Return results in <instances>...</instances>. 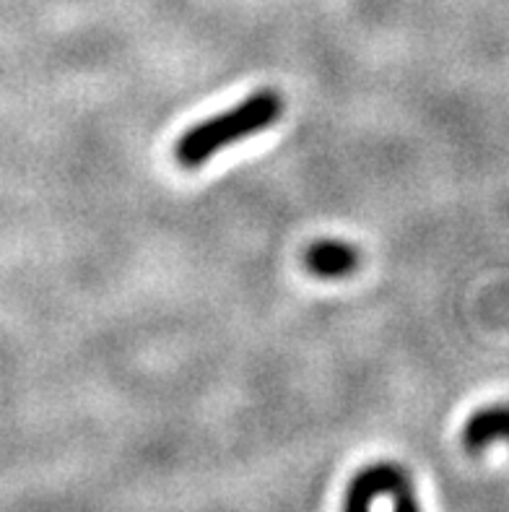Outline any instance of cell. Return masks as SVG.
<instances>
[{"label":"cell","mask_w":509,"mask_h":512,"mask_svg":"<svg viewBox=\"0 0 509 512\" xmlns=\"http://www.w3.org/2000/svg\"><path fill=\"white\" fill-rule=\"evenodd\" d=\"M281 115H284V97L273 89H260L221 115L187 128L174 146V156L182 167L195 169L226 149L229 143L245 141L260 130L271 128Z\"/></svg>","instance_id":"6da1fadb"},{"label":"cell","mask_w":509,"mask_h":512,"mask_svg":"<svg viewBox=\"0 0 509 512\" xmlns=\"http://www.w3.org/2000/svg\"><path fill=\"white\" fill-rule=\"evenodd\" d=\"M413 487L411 476L398 463H374L351 479L343 502V512H369L372 502L382 494H398L400 489Z\"/></svg>","instance_id":"7a4b0ae2"},{"label":"cell","mask_w":509,"mask_h":512,"mask_svg":"<svg viewBox=\"0 0 509 512\" xmlns=\"http://www.w3.org/2000/svg\"><path fill=\"white\" fill-rule=\"evenodd\" d=\"M361 255L354 245L341 240H320L312 242L304 253L307 271L320 279H346L359 268Z\"/></svg>","instance_id":"3957f363"},{"label":"cell","mask_w":509,"mask_h":512,"mask_svg":"<svg viewBox=\"0 0 509 512\" xmlns=\"http://www.w3.org/2000/svg\"><path fill=\"white\" fill-rule=\"evenodd\" d=\"M463 445L471 453H481L494 442L509 445V403H494L486 409H478L463 427Z\"/></svg>","instance_id":"277c9868"}]
</instances>
